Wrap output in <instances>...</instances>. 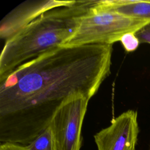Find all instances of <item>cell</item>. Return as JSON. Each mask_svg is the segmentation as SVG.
<instances>
[{
	"instance_id": "6da1fadb",
	"label": "cell",
	"mask_w": 150,
	"mask_h": 150,
	"mask_svg": "<svg viewBox=\"0 0 150 150\" xmlns=\"http://www.w3.org/2000/svg\"><path fill=\"white\" fill-rule=\"evenodd\" d=\"M112 45L60 46L0 80V142L26 145L71 96L89 100L109 76Z\"/></svg>"
},
{
	"instance_id": "7a4b0ae2",
	"label": "cell",
	"mask_w": 150,
	"mask_h": 150,
	"mask_svg": "<svg viewBox=\"0 0 150 150\" xmlns=\"http://www.w3.org/2000/svg\"><path fill=\"white\" fill-rule=\"evenodd\" d=\"M98 1H74L50 9L6 40L0 56V80L22 64L64 45Z\"/></svg>"
},
{
	"instance_id": "3957f363",
	"label": "cell",
	"mask_w": 150,
	"mask_h": 150,
	"mask_svg": "<svg viewBox=\"0 0 150 150\" xmlns=\"http://www.w3.org/2000/svg\"><path fill=\"white\" fill-rule=\"evenodd\" d=\"M96 5L81 18L73 35L63 45H112L120 41L124 35L135 33L150 23V19L132 18L115 11L99 9L96 8Z\"/></svg>"
},
{
	"instance_id": "277c9868",
	"label": "cell",
	"mask_w": 150,
	"mask_h": 150,
	"mask_svg": "<svg viewBox=\"0 0 150 150\" xmlns=\"http://www.w3.org/2000/svg\"><path fill=\"white\" fill-rule=\"evenodd\" d=\"M89 99L81 93L69 97L54 114L50 124L58 150H80L81 128Z\"/></svg>"
},
{
	"instance_id": "5b68a950",
	"label": "cell",
	"mask_w": 150,
	"mask_h": 150,
	"mask_svg": "<svg viewBox=\"0 0 150 150\" xmlns=\"http://www.w3.org/2000/svg\"><path fill=\"white\" fill-rule=\"evenodd\" d=\"M139 127L137 111H125L94 135L97 150H135Z\"/></svg>"
},
{
	"instance_id": "8992f818",
	"label": "cell",
	"mask_w": 150,
	"mask_h": 150,
	"mask_svg": "<svg viewBox=\"0 0 150 150\" xmlns=\"http://www.w3.org/2000/svg\"><path fill=\"white\" fill-rule=\"evenodd\" d=\"M74 2L72 0L25 1L2 19L0 25V38L6 40L42 13L57 7L70 5Z\"/></svg>"
},
{
	"instance_id": "52a82bcc",
	"label": "cell",
	"mask_w": 150,
	"mask_h": 150,
	"mask_svg": "<svg viewBox=\"0 0 150 150\" xmlns=\"http://www.w3.org/2000/svg\"><path fill=\"white\" fill-rule=\"evenodd\" d=\"M96 8L115 11L132 18L150 19V1H98Z\"/></svg>"
},
{
	"instance_id": "ba28073f",
	"label": "cell",
	"mask_w": 150,
	"mask_h": 150,
	"mask_svg": "<svg viewBox=\"0 0 150 150\" xmlns=\"http://www.w3.org/2000/svg\"><path fill=\"white\" fill-rule=\"evenodd\" d=\"M24 150H58L51 127L49 125L30 144L24 145Z\"/></svg>"
},
{
	"instance_id": "9c48e42d",
	"label": "cell",
	"mask_w": 150,
	"mask_h": 150,
	"mask_svg": "<svg viewBox=\"0 0 150 150\" xmlns=\"http://www.w3.org/2000/svg\"><path fill=\"white\" fill-rule=\"evenodd\" d=\"M120 42H121L124 49L128 52L135 50L140 43L135 33H128L124 35Z\"/></svg>"
},
{
	"instance_id": "30bf717a",
	"label": "cell",
	"mask_w": 150,
	"mask_h": 150,
	"mask_svg": "<svg viewBox=\"0 0 150 150\" xmlns=\"http://www.w3.org/2000/svg\"><path fill=\"white\" fill-rule=\"evenodd\" d=\"M135 35L140 43L150 44V23L136 32Z\"/></svg>"
},
{
	"instance_id": "8fae6325",
	"label": "cell",
	"mask_w": 150,
	"mask_h": 150,
	"mask_svg": "<svg viewBox=\"0 0 150 150\" xmlns=\"http://www.w3.org/2000/svg\"><path fill=\"white\" fill-rule=\"evenodd\" d=\"M0 150H24V145L9 142L1 143Z\"/></svg>"
}]
</instances>
